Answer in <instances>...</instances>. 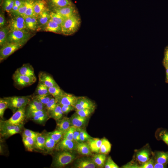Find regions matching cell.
<instances>
[{
    "instance_id": "1",
    "label": "cell",
    "mask_w": 168,
    "mask_h": 168,
    "mask_svg": "<svg viewBox=\"0 0 168 168\" xmlns=\"http://www.w3.org/2000/svg\"><path fill=\"white\" fill-rule=\"evenodd\" d=\"M81 23L79 14L65 19L61 26V34L68 36L75 34L79 29Z\"/></svg>"
},
{
    "instance_id": "2",
    "label": "cell",
    "mask_w": 168,
    "mask_h": 168,
    "mask_svg": "<svg viewBox=\"0 0 168 168\" xmlns=\"http://www.w3.org/2000/svg\"><path fill=\"white\" fill-rule=\"evenodd\" d=\"M53 156L51 166L53 167L62 168L72 162L76 156L72 151H58Z\"/></svg>"
},
{
    "instance_id": "3",
    "label": "cell",
    "mask_w": 168,
    "mask_h": 168,
    "mask_svg": "<svg viewBox=\"0 0 168 168\" xmlns=\"http://www.w3.org/2000/svg\"><path fill=\"white\" fill-rule=\"evenodd\" d=\"M31 37V34L27 30H9L7 43L13 42L25 44Z\"/></svg>"
},
{
    "instance_id": "4",
    "label": "cell",
    "mask_w": 168,
    "mask_h": 168,
    "mask_svg": "<svg viewBox=\"0 0 168 168\" xmlns=\"http://www.w3.org/2000/svg\"><path fill=\"white\" fill-rule=\"evenodd\" d=\"M25 44L17 43H7L1 47L0 49V61L6 59L17 50L21 48Z\"/></svg>"
},
{
    "instance_id": "5",
    "label": "cell",
    "mask_w": 168,
    "mask_h": 168,
    "mask_svg": "<svg viewBox=\"0 0 168 168\" xmlns=\"http://www.w3.org/2000/svg\"><path fill=\"white\" fill-rule=\"evenodd\" d=\"M7 27L10 30H28L24 17L19 15H12Z\"/></svg>"
},
{
    "instance_id": "6",
    "label": "cell",
    "mask_w": 168,
    "mask_h": 168,
    "mask_svg": "<svg viewBox=\"0 0 168 168\" xmlns=\"http://www.w3.org/2000/svg\"><path fill=\"white\" fill-rule=\"evenodd\" d=\"M13 79L14 83L17 86L24 87L34 83L36 78L21 75L15 72L13 76Z\"/></svg>"
},
{
    "instance_id": "7",
    "label": "cell",
    "mask_w": 168,
    "mask_h": 168,
    "mask_svg": "<svg viewBox=\"0 0 168 168\" xmlns=\"http://www.w3.org/2000/svg\"><path fill=\"white\" fill-rule=\"evenodd\" d=\"M26 107L19 109L13 113L11 118L5 120V121L10 124L16 125L24 124L25 120L26 119Z\"/></svg>"
},
{
    "instance_id": "8",
    "label": "cell",
    "mask_w": 168,
    "mask_h": 168,
    "mask_svg": "<svg viewBox=\"0 0 168 168\" xmlns=\"http://www.w3.org/2000/svg\"><path fill=\"white\" fill-rule=\"evenodd\" d=\"M50 10L59 14L65 19L79 14L75 5L60 8H52Z\"/></svg>"
},
{
    "instance_id": "9",
    "label": "cell",
    "mask_w": 168,
    "mask_h": 168,
    "mask_svg": "<svg viewBox=\"0 0 168 168\" xmlns=\"http://www.w3.org/2000/svg\"><path fill=\"white\" fill-rule=\"evenodd\" d=\"M78 96L65 92L63 94L55 98L58 104L60 105H67L74 107L77 103Z\"/></svg>"
},
{
    "instance_id": "10",
    "label": "cell",
    "mask_w": 168,
    "mask_h": 168,
    "mask_svg": "<svg viewBox=\"0 0 168 168\" xmlns=\"http://www.w3.org/2000/svg\"><path fill=\"white\" fill-rule=\"evenodd\" d=\"M34 16L36 18L46 11H50L48 0H34Z\"/></svg>"
},
{
    "instance_id": "11",
    "label": "cell",
    "mask_w": 168,
    "mask_h": 168,
    "mask_svg": "<svg viewBox=\"0 0 168 168\" xmlns=\"http://www.w3.org/2000/svg\"><path fill=\"white\" fill-rule=\"evenodd\" d=\"M77 149V143L73 141L62 138L56 144L55 149L58 151H72Z\"/></svg>"
},
{
    "instance_id": "12",
    "label": "cell",
    "mask_w": 168,
    "mask_h": 168,
    "mask_svg": "<svg viewBox=\"0 0 168 168\" xmlns=\"http://www.w3.org/2000/svg\"><path fill=\"white\" fill-rule=\"evenodd\" d=\"M95 104L93 101L84 96H78L77 102L74 106L76 110L87 109H95Z\"/></svg>"
},
{
    "instance_id": "13",
    "label": "cell",
    "mask_w": 168,
    "mask_h": 168,
    "mask_svg": "<svg viewBox=\"0 0 168 168\" xmlns=\"http://www.w3.org/2000/svg\"><path fill=\"white\" fill-rule=\"evenodd\" d=\"M38 77L39 82L44 85L48 88L58 85L53 77L46 72H40Z\"/></svg>"
},
{
    "instance_id": "14",
    "label": "cell",
    "mask_w": 168,
    "mask_h": 168,
    "mask_svg": "<svg viewBox=\"0 0 168 168\" xmlns=\"http://www.w3.org/2000/svg\"><path fill=\"white\" fill-rule=\"evenodd\" d=\"M71 126L77 128H84L87 124L88 118L82 117L76 113L70 118Z\"/></svg>"
},
{
    "instance_id": "15",
    "label": "cell",
    "mask_w": 168,
    "mask_h": 168,
    "mask_svg": "<svg viewBox=\"0 0 168 168\" xmlns=\"http://www.w3.org/2000/svg\"><path fill=\"white\" fill-rule=\"evenodd\" d=\"M96 166L92 158L83 157L78 159L76 161L74 167L76 168H95Z\"/></svg>"
},
{
    "instance_id": "16",
    "label": "cell",
    "mask_w": 168,
    "mask_h": 168,
    "mask_svg": "<svg viewBox=\"0 0 168 168\" xmlns=\"http://www.w3.org/2000/svg\"><path fill=\"white\" fill-rule=\"evenodd\" d=\"M15 72L21 75L36 77L33 68L29 63L23 64L17 68Z\"/></svg>"
},
{
    "instance_id": "17",
    "label": "cell",
    "mask_w": 168,
    "mask_h": 168,
    "mask_svg": "<svg viewBox=\"0 0 168 168\" xmlns=\"http://www.w3.org/2000/svg\"><path fill=\"white\" fill-rule=\"evenodd\" d=\"M56 129L62 132L63 134L71 126L70 118L66 116L63 117L61 119L56 121Z\"/></svg>"
},
{
    "instance_id": "18",
    "label": "cell",
    "mask_w": 168,
    "mask_h": 168,
    "mask_svg": "<svg viewBox=\"0 0 168 168\" xmlns=\"http://www.w3.org/2000/svg\"><path fill=\"white\" fill-rule=\"evenodd\" d=\"M45 110V105L37 99L31 96V99L26 107V111Z\"/></svg>"
},
{
    "instance_id": "19",
    "label": "cell",
    "mask_w": 168,
    "mask_h": 168,
    "mask_svg": "<svg viewBox=\"0 0 168 168\" xmlns=\"http://www.w3.org/2000/svg\"><path fill=\"white\" fill-rule=\"evenodd\" d=\"M49 8L64 7L75 5L71 0H48Z\"/></svg>"
},
{
    "instance_id": "20",
    "label": "cell",
    "mask_w": 168,
    "mask_h": 168,
    "mask_svg": "<svg viewBox=\"0 0 168 168\" xmlns=\"http://www.w3.org/2000/svg\"><path fill=\"white\" fill-rule=\"evenodd\" d=\"M9 102L21 104L26 106L31 99V96H13L4 97Z\"/></svg>"
},
{
    "instance_id": "21",
    "label": "cell",
    "mask_w": 168,
    "mask_h": 168,
    "mask_svg": "<svg viewBox=\"0 0 168 168\" xmlns=\"http://www.w3.org/2000/svg\"><path fill=\"white\" fill-rule=\"evenodd\" d=\"M92 152L99 153L102 143V139L92 137L87 142Z\"/></svg>"
},
{
    "instance_id": "22",
    "label": "cell",
    "mask_w": 168,
    "mask_h": 168,
    "mask_svg": "<svg viewBox=\"0 0 168 168\" xmlns=\"http://www.w3.org/2000/svg\"><path fill=\"white\" fill-rule=\"evenodd\" d=\"M50 11H45L37 18L38 26L36 31L41 30L50 19Z\"/></svg>"
},
{
    "instance_id": "23",
    "label": "cell",
    "mask_w": 168,
    "mask_h": 168,
    "mask_svg": "<svg viewBox=\"0 0 168 168\" xmlns=\"http://www.w3.org/2000/svg\"><path fill=\"white\" fill-rule=\"evenodd\" d=\"M45 31L50 32L57 34H61V26L56 23L51 19L42 28Z\"/></svg>"
},
{
    "instance_id": "24",
    "label": "cell",
    "mask_w": 168,
    "mask_h": 168,
    "mask_svg": "<svg viewBox=\"0 0 168 168\" xmlns=\"http://www.w3.org/2000/svg\"><path fill=\"white\" fill-rule=\"evenodd\" d=\"M150 152L148 149H144L137 152L136 158L140 164L145 162L150 159Z\"/></svg>"
},
{
    "instance_id": "25",
    "label": "cell",
    "mask_w": 168,
    "mask_h": 168,
    "mask_svg": "<svg viewBox=\"0 0 168 168\" xmlns=\"http://www.w3.org/2000/svg\"><path fill=\"white\" fill-rule=\"evenodd\" d=\"M76 150L79 154L82 155L90 156L92 155L88 143L85 142L77 143Z\"/></svg>"
},
{
    "instance_id": "26",
    "label": "cell",
    "mask_w": 168,
    "mask_h": 168,
    "mask_svg": "<svg viewBox=\"0 0 168 168\" xmlns=\"http://www.w3.org/2000/svg\"><path fill=\"white\" fill-rule=\"evenodd\" d=\"M24 18L28 30L32 31L37 30L38 24L37 19L35 16H29Z\"/></svg>"
},
{
    "instance_id": "27",
    "label": "cell",
    "mask_w": 168,
    "mask_h": 168,
    "mask_svg": "<svg viewBox=\"0 0 168 168\" xmlns=\"http://www.w3.org/2000/svg\"><path fill=\"white\" fill-rule=\"evenodd\" d=\"M155 161L160 163L167 165L168 163V151H156L154 154Z\"/></svg>"
},
{
    "instance_id": "28",
    "label": "cell",
    "mask_w": 168,
    "mask_h": 168,
    "mask_svg": "<svg viewBox=\"0 0 168 168\" xmlns=\"http://www.w3.org/2000/svg\"><path fill=\"white\" fill-rule=\"evenodd\" d=\"M46 137L45 132L39 133L35 141L36 149L42 151L45 150Z\"/></svg>"
},
{
    "instance_id": "29",
    "label": "cell",
    "mask_w": 168,
    "mask_h": 168,
    "mask_svg": "<svg viewBox=\"0 0 168 168\" xmlns=\"http://www.w3.org/2000/svg\"><path fill=\"white\" fill-rule=\"evenodd\" d=\"M92 159L97 167L100 168L104 167L106 161L105 154L99 153H97L93 156Z\"/></svg>"
},
{
    "instance_id": "30",
    "label": "cell",
    "mask_w": 168,
    "mask_h": 168,
    "mask_svg": "<svg viewBox=\"0 0 168 168\" xmlns=\"http://www.w3.org/2000/svg\"><path fill=\"white\" fill-rule=\"evenodd\" d=\"M22 142L26 150L28 151L33 152L35 148V141L32 138L22 136Z\"/></svg>"
},
{
    "instance_id": "31",
    "label": "cell",
    "mask_w": 168,
    "mask_h": 168,
    "mask_svg": "<svg viewBox=\"0 0 168 168\" xmlns=\"http://www.w3.org/2000/svg\"><path fill=\"white\" fill-rule=\"evenodd\" d=\"M17 125L10 124L6 122L5 120L1 119L0 121V135L3 137L7 133L14 129Z\"/></svg>"
},
{
    "instance_id": "32",
    "label": "cell",
    "mask_w": 168,
    "mask_h": 168,
    "mask_svg": "<svg viewBox=\"0 0 168 168\" xmlns=\"http://www.w3.org/2000/svg\"><path fill=\"white\" fill-rule=\"evenodd\" d=\"M46 134L45 150L47 153H51L54 149H55L57 143L53 138L48 135L46 133Z\"/></svg>"
},
{
    "instance_id": "33",
    "label": "cell",
    "mask_w": 168,
    "mask_h": 168,
    "mask_svg": "<svg viewBox=\"0 0 168 168\" xmlns=\"http://www.w3.org/2000/svg\"><path fill=\"white\" fill-rule=\"evenodd\" d=\"M50 118L49 113L47 111H46L38 115L33 117L30 119L36 124L44 125Z\"/></svg>"
},
{
    "instance_id": "34",
    "label": "cell",
    "mask_w": 168,
    "mask_h": 168,
    "mask_svg": "<svg viewBox=\"0 0 168 168\" xmlns=\"http://www.w3.org/2000/svg\"><path fill=\"white\" fill-rule=\"evenodd\" d=\"M15 0H0V6L3 11L10 13L15 4Z\"/></svg>"
},
{
    "instance_id": "35",
    "label": "cell",
    "mask_w": 168,
    "mask_h": 168,
    "mask_svg": "<svg viewBox=\"0 0 168 168\" xmlns=\"http://www.w3.org/2000/svg\"><path fill=\"white\" fill-rule=\"evenodd\" d=\"M63 113L60 105L58 104L55 109L49 114L50 118L54 119L57 121L63 117Z\"/></svg>"
},
{
    "instance_id": "36",
    "label": "cell",
    "mask_w": 168,
    "mask_h": 168,
    "mask_svg": "<svg viewBox=\"0 0 168 168\" xmlns=\"http://www.w3.org/2000/svg\"><path fill=\"white\" fill-rule=\"evenodd\" d=\"M7 27H4L0 29V46L2 47L7 43V36L9 32Z\"/></svg>"
},
{
    "instance_id": "37",
    "label": "cell",
    "mask_w": 168,
    "mask_h": 168,
    "mask_svg": "<svg viewBox=\"0 0 168 168\" xmlns=\"http://www.w3.org/2000/svg\"><path fill=\"white\" fill-rule=\"evenodd\" d=\"M111 145L109 141L106 139H102V143L100 147L99 153L107 154L110 151Z\"/></svg>"
},
{
    "instance_id": "38",
    "label": "cell",
    "mask_w": 168,
    "mask_h": 168,
    "mask_svg": "<svg viewBox=\"0 0 168 168\" xmlns=\"http://www.w3.org/2000/svg\"><path fill=\"white\" fill-rule=\"evenodd\" d=\"M48 91L49 94L55 98H57L65 92L58 85L49 88Z\"/></svg>"
},
{
    "instance_id": "39",
    "label": "cell",
    "mask_w": 168,
    "mask_h": 168,
    "mask_svg": "<svg viewBox=\"0 0 168 168\" xmlns=\"http://www.w3.org/2000/svg\"><path fill=\"white\" fill-rule=\"evenodd\" d=\"M46 133L53 138L57 144L63 138V132L57 129L52 132H46Z\"/></svg>"
},
{
    "instance_id": "40",
    "label": "cell",
    "mask_w": 168,
    "mask_h": 168,
    "mask_svg": "<svg viewBox=\"0 0 168 168\" xmlns=\"http://www.w3.org/2000/svg\"><path fill=\"white\" fill-rule=\"evenodd\" d=\"M48 88L44 85L38 82L35 90V95L43 96L50 94L48 91Z\"/></svg>"
},
{
    "instance_id": "41",
    "label": "cell",
    "mask_w": 168,
    "mask_h": 168,
    "mask_svg": "<svg viewBox=\"0 0 168 168\" xmlns=\"http://www.w3.org/2000/svg\"><path fill=\"white\" fill-rule=\"evenodd\" d=\"M50 19L61 26L65 19L59 14L50 10Z\"/></svg>"
},
{
    "instance_id": "42",
    "label": "cell",
    "mask_w": 168,
    "mask_h": 168,
    "mask_svg": "<svg viewBox=\"0 0 168 168\" xmlns=\"http://www.w3.org/2000/svg\"><path fill=\"white\" fill-rule=\"evenodd\" d=\"M24 124L17 125L14 129L7 133L3 137L8 138L14 134L22 132L24 129Z\"/></svg>"
},
{
    "instance_id": "43",
    "label": "cell",
    "mask_w": 168,
    "mask_h": 168,
    "mask_svg": "<svg viewBox=\"0 0 168 168\" xmlns=\"http://www.w3.org/2000/svg\"><path fill=\"white\" fill-rule=\"evenodd\" d=\"M57 104L56 99L53 97L45 105V110L49 114L55 109Z\"/></svg>"
},
{
    "instance_id": "44",
    "label": "cell",
    "mask_w": 168,
    "mask_h": 168,
    "mask_svg": "<svg viewBox=\"0 0 168 168\" xmlns=\"http://www.w3.org/2000/svg\"><path fill=\"white\" fill-rule=\"evenodd\" d=\"M8 104L7 100L4 98L0 99V117L3 119L5 110L8 108Z\"/></svg>"
},
{
    "instance_id": "45",
    "label": "cell",
    "mask_w": 168,
    "mask_h": 168,
    "mask_svg": "<svg viewBox=\"0 0 168 168\" xmlns=\"http://www.w3.org/2000/svg\"><path fill=\"white\" fill-rule=\"evenodd\" d=\"M32 97L37 99L45 105L49 101L53 96L50 94H49L43 96L35 95L34 96H32Z\"/></svg>"
},
{
    "instance_id": "46",
    "label": "cell",
    "mask_w": 168,
    "mask_h": 168,
    "mask_svg": "<svg viewBox=\"0 0 168 168\" xmlns=\"http://www.w3.org/2000/svg\"><path fill=\"white\" fill-rule=\"evenodd\" d=\"M39 133L29 129L24 128L22 131V136L31 138L35 141Z\"/></svg>"
},
{
    "instance_id": "47",
    "label": "cell",
    "mask_w": 168,
    "mask_h": 168,
    "mask_svg": "<svg viewBox=\"0 0 168 168\" xmlns=\"http://www.w3.org/2000/svg\"><path fill=\"white\" fill-rule=\"evenodd\" d=\"M47 111L46 110H35L26 111V118L30 119L33 117L38 115Z\"/></svg>"
},
{
    "instance_id": "48",
    "label": "cell",
    "mask_w": 168,
    "mask_h": 168,
    "mask_svg": "<svg viewBox=\"0 0 168 168\" xmlns=\"http://www.w3.org/2000/svg\"><path fill=\"white\" fill-rule=\"evenodd\" d=\"M94 109H85L80 110H76V113L80 116L88 118L94 111Z\"/></svg>"
},
{
    "instance_id": "49",
    "label": "cell",
    "mask_w": 168,
    "mask_h": 168,
    "mask_svg": "<svg viewBox=\"0 0 168 168\" xmlns=\"http://www.w3.org/2000/svg\"><path fill=\"white\" fill-rule=\"evenodd\" d=\"M34 0H28L26 11L23 16L26 17L34 16L33 2Z\"/></svg>"
},
{
    "instance_id": "50",
    "label": "cell",
    "mask_w": 168,
    "mask_h": 168,
    "mask_svg": "<svg viewBox=\"0 0 168 168\" xmlns=\"http://www.w3.org/2000/svg\"><path fill=\"white\" fill-rule=\"evenodd\" d=\"M28 1V0H26L24 3L19 8L16 13L13 15H19L23 17L27 9Z\"/></svg>"
},
{
    "instance_id": "51",
    "label": "cell",
    "mask_w": 168,
    "mask_h": 168,
    "mask_svg": "<svg viewBox=\"0 0 168 168\" xmlns=\"http://www.w3.org/2000/svg\"><path fill=\"white\" fill-rule=\"evenodd\" d=\"M92 137L87 133L85 129L82 128L80 133V142H87L88 140Z\"/></svg>"
},
{
    "instance_id": "52",
    "label": "cell",
    "mask_w": 168,
    "mask_h": 168,
    "mask_svg": "<svg viewBox=\"0 0 168 168\" xmlns=\"http://www.w3.org/2000/svg\"><path fill=\"white\" fill-rule=\"evenodd\" d=\"M76 128L71 126L69 129L63 134V138L73 140V135Z\"/></svg>"
},
{
    "instance_id": "53",
    "label": "cell",
    "mask_w": 168,
    "mask_h": 168,
    "mask_svg": "<svg viewBox=\"0 0 168 168\" xmlns=\"http://www.w3.org/2000/svg\"><path fill=\"white\" fill-rule=\"evenodd\" d=\"M104 167L105 168H119V166L114 161L110 156L106 160Z\"/></svg>"
},
{
    "instance_id": "54",
    "label": "cell",
    "mask_w": 168,
    "mask_h": 168,
    "mask_svg": "<svg viewBox=\"0 0 168 168\" xmlns=\"http://www.w3.org/2000/svg\"><path fill=\"white\" fill-rule=\"evenodd\" d=\"M154 162L155 160L153 159L150 158L147 161L139 165L138 168H154Z\"/></svg>"
},
{
    "instance_id": "55",
    "label": "cell",
    "mask_w": 168,
    "mask_h": 168,
    "mask_svg": "<svg viewBox=\"0 0 168 168\" xmlns=\"http://www.w3.org/2000/svg\"><path fill=\"white\" fill-rule=\"evenodd\" d=\"M63 114H67L70 111L75 110L74 106L67 105H60Z\"/></svg>"
},
{
    "instance_id": "56",
    "label": "cell",
    "mask_w": 168,
    "mask_h": 168,
    "mask_svg": "<svg viewBox=\"0 0 168 168\" xmlns=\"http://www.w3.org/2000/svg\"><path fill=\"white\" fill-rule=\"evenodd\" d=\"M82 128H76L74 131L73 135V140L77 143L80 142V133Z\"/></svg>"
},
{
    "instance_id": "57",
    "label": "cell",
    "mask_w": 168,
    "mask_h": 168,
    "mask_svg": "<svg viewBox=\"0 0 168 168\" xmlns=\"http://www.w3.org/2000/svg\"><path fill=\"white\" fill-rule=\"evenodd\" d=\"M6 24V20L4 13L2 11L0 12V27H5Z\"/></svg>"
},
{
    "instance_id": "58",
    "label": "cell",
    "mask_w": 168,
    "mask_h": 168,
    "mask_svg": "<svg viewBox=\"0 0 168 168\" xmlns=\"http://www.w3.org/2000/svg\"><path fill=\"white\" fill-rule=\"evenodd\" d=\"M161 138L162 140L168 145V132H166L163 133Z\"/></svg>"
},
{
    "instance_id": "59",
    "label": "cell",
    "mask_w": 168,
    "mask_h": 168,
    "mask_svg": "<svg viewBox=\"0 0 168 168\" xmlns=\"http://www.w3.org/2000/svg\"><path fill=\"white\" fill-rule=\"evenodd\" d=\"M166 167L167 165L160 163L155 161L154 168H165Z\"/></svg>"
},
{
    "instance_id": "60",
    "label": "cell",
    "mask_w": 168,
    "mask_h": 168,
    "mask_svg": "<svg viewBox=\"0 0 168 168\" xmlns=\"http://www.w3.org/2000/svg\"><path fill=\"white\" fill-rule=\"evenodd\" d=\"M26 0H15L14 5L19 8L25 2Z\"/></svg>"
},
{
    "instance_id": "61",
    "label": "cell",
    "mask_w": 168,
    "mask_h": 168,
    "mask_svg": "<svg viewBox=\"0 0 168 168\" xmlns=\"http://www.w3.org/2000/svg\"><path fill=\"white\" fill-rule=\"evenodd\" d=\"M163 60H168V45L165 49Z\"/></svg>"
},
{
    "instance_id": "62",
    "label": "cell",
    "mask_w": 168,
    "mask_h": 168,
    "mask_svg": "<svg viewBox=\"0 0 168 168\" xmlns=\"http://www.w3.org/2000/svg\"><path fill=\"white\" fill-rule=\"evenodd\" d=\"M163 64L165 68L168 67V60H163Z\"/></svg>"
},
{
    "instance_id": "63",
    "label": "cell",
    "mask_w": 168,
    "mask_h": 168,
    "mask_svg": "<svg viewBox=\"0 0 168 168\" xmlns=\"http://www.w3.org/2000/svg\"><path fill=\"white\" fill-rule=\"evenodd\" d=\"M165 68L166 69V83H168V67Z\"/></svg>"
}]
</instances>
